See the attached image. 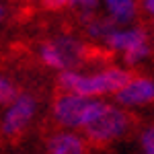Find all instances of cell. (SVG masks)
<instances>
[{
    "mask_svg": "<svg viewBox=\"0 0 154 154\" xmlns=\"http://www.w3.org/2000/svg\"><path fill=\"white\" fill-rule=\"evenodd\" d=\"M136 76L123 70H105L97 76H76V74H62L58 80V91L74 93L78 97H93L105 93H117L134 80Z\"/></svg>",
    "mask_w": 154,
    "mask_h": 154,
    "instance_id": "cell-1",
    "label": "cell"
},
{
    "mask_svg": "<svg viewBox=\"0 0 154 154\" xmlns=\"http://www.w3.org/2000/svg\"><path fill=\"white\" fill-rule=\"evenodd\" d=\"M128 128H130V115L111 105H103L95 117H91L82 125L84 136L93 146H105L117 140Z\"/></svg>",
    "mask_w": 154,
    "mask_h": 154,
    "instance_id": "cell-2",
    "label": "cell"
},
{
    "mask_svg": "<svg viewBox=\"0 0 154 154\" xmlns=\"http://www.w3.org/2000/svg\"><path fill=\"white\" fill-rule=\"evenodd\" d=\"M105 103H97V101H88L86 97H78L74 93H62L58 91V97L54 99V117L58 119L62 125L68 128H76L84 123L91 117H95L101 111V107Z\"/></svg>",
    "mask_w": 154,
    "mask_h": 154,
    "instance_id": "cell-3",
    "label": "cell"
},
{
    "mask_svg": "<svg viewBox=\"0 0 154 154\" xmlns=\"http://www.w3.org/2000/svg\"><path fill=\"white\" fill-rule=\"evenodd\" d=\"M33 111H35V101L29 95H23L14 101V105L8 109L6 117L2 121V134L8 138V140H17L21 134L25 131L27 123L33 117Z\"/></svg>",
    "mask_w": 154,
    "mask_h": 154,
    "instance_id": "cell-4",
    "label": "cell"
},
{
    "mask_svg": "<svg viewBox=\"0 0 154 154\" xmlns=\"http://www.w3.org/2000/svg\"><path fill=\"white\" fill-rule=\"evenodd\" d=\"M117 101L123 105H146L154 101V82L148 78H134L128 86L115 93Z\"/></svg>",
    "mask_w": 154,
    "mask_h": 154,
    "instance_id": "cell-5",
    "label": "cell"
},
{
    "mask_svg": "<svg viewBox=\"0 0 154 154\" xmlns=\"http://www.w3.org/2000/svg\"><path fill=\"white\" fill-rule=\"evenodd\" d=\"M107 43L115 49H123V51H131L136 48H142L146 45V33L140 31V29H134V31H115L107 37Z\"/></svg>",
    "mask_w": 154,
    "mask_h": 154,
    "instance_id": "cell-6",
    "label": "cell"
},
{
    "mask_svg": "<svg viewBox=\"0 0 154 154\" xmlns=\"http://www.w3.org/2000/svg\"><path fill=\"white\" fill-rule=\"evenodd\" d=\"M49 154H86V148L80 138L72 134H60L49 142Z\"/></svg>",
    "mask_w": 154,
    "mask_h": 154,
    "instance_id": "cell-7",
    "label": "cell"
},
{
    "mask_svg": "<svg viewBox=\"0 0 154 154\" xmlns=\"http://www.w3.org/2000/svg\"><path fill=\"white\" fill-rule=\"evenodd\" d=\"M107 6L117 21H130L136 12V0H107Z\"/></svg>",
    "mask_w": 154,
    "mask_h": 154,
    "instance_id": "cell-8",
    "label": "cell"
},
{
    "mask_svg": "<svg viewBox=\"0 0 154 154\" xmlns=\"http://www.w3.org/2000/svg\"><path fill=\"white\" fill-rule=\"evenodd\" d=\"M41 60H43L48 66H51V68H64V66H66L58 45H56V41H54V43H45V45L41 48Z\"/></svg>",
    "mask_w": 154,
    "mask_h": 154,
    "instance_id": "cell-9",
    "label": "cell"
},
{
    "mask_svg": "<svg viewBox=\"0 0 154 154\" xmlns=\"http://www.w3.org/2000/svg\"><path fill=\"white\" fill-rule=\"evenodd\" d=\"M17 99V88L8 80L0 78V103H12Z\"/></svg>",
    "mask_w": 154,
    "mask_h": 154,
    "instance_id": "cell-10",
    "label": "cell"
},
{
    "mask_svg": "<svg viewBox=\"0 0 154 154\" xmlns=\"http://www.w3.org/2000/svg\"><path fill=\"white\" fill-rule=\"evenodd\" d=\"M142 144H144V152L146 154H154V125L146 130V134L142 136Z\"/></svg>",
    "mask_w": 154,
    "mask_h": 154,
    "instance_id": "cell-11",
    "label": "cell"
},
{
    "mask_svg": "<svg viewBox=\"0 0 154 154\" xmlns=\"http://www.w3.org/2000/svg\"><path fill=\"white\" fill-rule=\"evenodd\" d=\"M146 54H148V45H142V48H136V49H131V51H125V62L134 64L140 58H144Z\"/></svg>",
    "mask_w": 154,
    "mask_h": 154,
    "instance_id": "cell-12",
    "label": "cell"
},
{
    "mask_svg": "<svg viewBox=\"0 0 154 154\" xmlns=\"http://www.w3.org/2000/svg\"><path fill=\"white\" fill-rule=\"evenodd\" d=\"M41 2H43V6L48 11H62L68 4H72V0H41Z\"/></svg>",
    "mask_w": 154,
    "mask_h": 154,
    "instance_id": "cell-13",
    "label": "cell"
},
{
    "mask_svg": "<svg viewBox=\"0 0 154 154\" xmlns=\"http://www.w3.org/2000/svg\"><path fill=\"white\" fill-rule=\"evenodd\" d=\"M72 2H78V4H84V6H93L97 0H72Z\"/></svg>",
    "mask_w": 154,
    "mask_h": 154,
    "instance_id": "cell-14",
    "label": "cell"
},
{
    "mask_svg": "<svg viewBox=\"0 0 154 154\" xmlns=\"http://www.w3.org/2000/svg\"><path fill=\"white\" fill-rule=\"evenodd\" d=\"M146 8H148V12L154 14V0H146Z\"/></svg>",
    "mask_w": 154,
    "mask_h": 154,
    "instance_id": "cell-15",
    "label": "cell"
},
{
    "mask_svg": "<svg viewBox=\"0 0 154 154\" xmlns=\"http://www.w3.org/2000/svg\"><path fill=\"white\" fill-rule=\"evenodd\" d=\"M2 17H4V8H2V4H0V21H2Z\"/></svg>",
    "mask_w": 154,
    "mask_h": 154,
    "instance_id": "cell-16",
    "label": "cell"
}]
</instances>
